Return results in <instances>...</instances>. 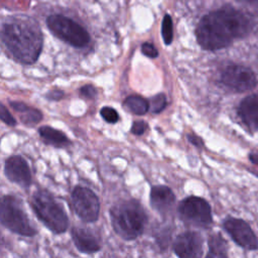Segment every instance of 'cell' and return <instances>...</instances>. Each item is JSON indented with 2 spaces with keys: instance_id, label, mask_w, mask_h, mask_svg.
<instances>
[{
  "instance_id": "1",
  "label": "cell",
  "mask_w": 258,
  "mask_h": 258,
  "mask_svg": "<svg viewBox=\"0 0 258 258\" xmlns=\"http://www.w3.org/2000/svg\"><path fill=\"white\" fill-rule=\"evenodd\" d=\"M252 30L251 20L231 5L205 15L196 29L199 44L206 50H218L247 36Z\"/></svg>"
},
{
  "instance_id": "2",
  "label": "cell",
  "mask_w": 258,
  "mask_h": 258,
  "mask_svg": "<svg viewBox=\"0 0 258 258\" xmlns=\"http://www.w3.org/2000/svg\"><path fill=\"white\" fill-rule=\"evenodd\" d=\"M2 41L9 55L20 63H33L42 47V33L37 23L26 16H13L2 26Z\"/></svg>"
},
{
  "instance_id": "3",
  "label": "cell",
  "mask_w": 258,
  "mask_h": 258,
  "mask_svg": "<svg viewBox=\"0 0 258 258\" xmlns=\"http://www.w3.org/2000/svg\"><path fill=\"white\" fill-rule=\"evenodd\" d=\"M110 215L114 231L125 240H133L141 235L147 222L146 213L136 201H126L115 205Z\"/></svg>"
},
{
  "instance_id": "4",
  "label": "cell",
  "mask_w": 258,
  "mask_h": 258,
  "mask_svg": "<svg viewBox=\"0 0 258 258\" xmlns=\"http://www.w3.org/2000/svg\"><path fill=\"white\" fill-rule=\"evenodd\" d=\"M31 207L37 218L51 232L63 233L69 225V219L62 208L45 190L36 191L31 199Z\"/></svg>"
},
{
  "instance_id": "5",
  "label": "cell",
  "mask_w": 258,
  "mask_h": 258,
  "mask_svg": "<svg viewBox=\"0 0 258 258\" xmlns=\"http://www.w3.org/2000/svg\"><path fill=\"white\" fill-rule=\"evenodd\" d=\"M1 224L13 233L33 236L36 231L25 214L20 201L13 196H4L1 202Z\"/></svg>"
},
{
  "instance_id": "6",
  "label": "cell",
  "mask_w": 258,
  "mask_h": 258,
  "mask_svg": "<svg viewBox=\"0 0 258 258\" xmlns=\"http://www.w3.org/2000/svg\"><path fill=\"white\" fill-rule=\"evenodd\" d=\"M46 24L56 37L75 47L86 46L90 41V35L87 30L66 16L50 15L46 20Z\"/></svg>"
},
{
  "instance_id": "7",
  "label": "cell",
  "mask_w": 258,
  "mask_h": 258,
  "mask_svg": "<svg viewBox=\"0 0 258 258\" xmlns=\"http://www.w3.org/2000/svg\"><path fill=\"white\" fill-rule=\"evenodd\" d=\"M180 220L189 226L208 228L212 222V210L209 203L199 197H188L178 206Z\"/></svg>"
},
{
  "instance_id": "8",
  "label": "cell",
  "mask_w": 258,
  "mask_h": 258,
  "mask_svg": "<svg viewBox=\"0 0 258 258\" xmlns=\"http://www.w3.org/2000/svg\"><path fill=\"white\" fill-rule=\"evenodd\" d=\"M222 84L235 92H246L258 84L257 75L253 70L242 64H230L221 74Z\"/></svg>"
},
{
  "instance_id": "9",
  "label": "cell",
  "mask_w": 258,
  "mask_h": 258,
  "mask_svg": "<svg viewBox=\"0 0 258 258\" xmlns=\"http://www.w3.org/2000/svg\"><path fill=\"white\" fill-rule=\"evenodd\" d=\"M72 206L76 214L85 222H95L99 217L100 203L97 196L87 187L77 186L72 192Z\"/></svg>"
},
{
  "instance_id": "10",
  "label": "cell",
  "mask_w": 258,
  "mask_h": 258,
  "mask_svg": "<svg viewBox=\"0 0 258 258\" xmlns=\"http://www.w3.org/2000/svg\"><path fill=\"white\" fill-rule=\"evenodd\" d=\"M223 227L232 240L243 249L249 251L258 249V238L244 220L229 217L224 221Z\"/></svg>"
},
{
  "instance_id": "11",
  "label": "cell",
  "mask_w": 258,
  "mask_h": 258,
  "mask_svg": "<svg viewBox=\"0 0 258 258\" xmlns=\"http://www.w3.org/2000/svg\"><path fill=\"white\" fill-rule=\"evenodd\" d=\"M174 252L181 258L201 257L204 252L203 237L198 232L181 233L173 245Z\"/></svg>"
},
{
  "instance_id": "12",
  "label": "cell",
  "mask_w": 258,
  "mask_h": 258,
  "mask_svg": "<svg viewBox=\"0 0 258 258\" xmlns=\"http://www.w3.org/2000/svg\"><path fill=\"white\" fill-rule=\"evenodd\" d=\"M4 173L9 180L21 187H28L31 183V172L29 166L26 160L21 156L15 155L6 159Z\"/></svg>"
},
{
  "instance_id": "13",
  "label": "cell",
  "mask_w": 258,
  "mask_h": 258,
  "mask_svg": "<svg viewBox=\"0 0 258 258\" xmlns=\"http://www.w3.org/2000/svg\"><path fill=\"white\" fill-rule=\"evenodd\" d=\"M237 114L245 127L251 132L258 131V94L244 98L238 108Z\"/></svg>"
},
{
  "instance_id": "14",
  "label": "cell",
  "mask_w": 258,
  "mask_h": 258,
  "mask_svg": "<svg viewBox=\"0 0 258 258\" xmlns=\"http://www.w3.org/2000/svg\"><path fill=\"white\" fill-rule=\"evenodd\" d=\"M175 202L172 190L165 185H155L150 190V205L161 215L170 211Z\"/></svg>"
},
{
  "instance_id": "15",
  "label": "cell",
  "mask_w": 258,
  "mask_h": 258,
  "mask_svg": "<svg viewBox=\"0 0 258 258\" xmlns=\"http://www.w3.org/2000/svg\"><path fill=\"white\" fill-rule=\"evenodd\" d=\"M72 238L79 249L83 253H94L100 250V240L91 230L75 227L72 230Z\"/></svg>"
},
{
  "instance_id": "16",
  "label": "cell",
  "mask_w": 258,
  "mask_h": 258,
  "mask_svg": "<svg viewBox=\"0 0 258 258\" xmlns=\"http://www.w3.org/2000/svg\"><path fill=\"white\" fill-rule=\"evenodd\" d=\"M10 106L18 114L21 122L27 126H33L42 119L40 111L24 103L10 102Z\"/></svg>"
},
{
  "instance_id": "17",
  "label": "cell",
  "mask_w": 258,
  "mask_h": 258,
  "mask_svg": "<svg viewBox=\"0 0 258 258\" xmlns=\"http://www.w3.org/2000/svg\"><path fill=\"white\" fill-rule=\"evenodd\" d=\"M38 133L45 143L50 144L52 146L62 147L67 146L70 143L68 137L62 132L49 126L40 127L38 129Z\"/></svg>"
},
{
  "instance_id": "18",
  "label": "cell",
  "mask_w": 258,
  "mask_h": 258,
  "mask_svg": "<svg viewBox=\"0 0 258 258\" xmlns=\"http://www.w3.org/2000/svg\"><path fill=\"white\" fill-rule=\"evenodd\" d=\"M228 246L220 233H215L209 238V257H226Z\"/></svg>"
},
{
  "instance_id": "19",
  "label": "cell",
  "mask_w": 258,
  "mask_h": 258,
  "mask_svg": "<svg viewBox=\"0 0 258 258\" xmlns=\"http://www.w3.org/2000/svg\"><path fill=\"white\" fill-rule=\"evenodd\" d=\"M124 107L136 115H144L149 110V103L141 96H129L124 101Z\"/></svg>"
},
{
  "instance_id": "20",
  "label": "cell",
  "mask_w": 258,
  "mask_h": 258,
  "mask_svg": "<svg viewBox=\"0 0 258 258\" xmlns=\"http://www.w3.org/2000/svg\"><path fill=\"white\" fill-rule=\"evenodd\" d=\"M161 34L165 44H170L173 38V25L170 15L166 14L163 17L162 24H161Z\"/></svg>"
},
{
  "instance_id": "21",
  "label": "cell",
  "mask_w": 258,
  "mask_h": 258,
  "mask_svg": "<svg viewBox=\"0 0 258 258\" xmlns=\"http://www.w3.org/2000/svg\"><path fill=\"white\" fill-rule=\"evenodd\" d=\"M166 104H167V101H166L165 95L158 94V95L154 96L151 99V102H150L149 106H150V109L153 113L158 114V113H160L161 111L164 110V108L166 107Z\"/></svg>"
},
{
  "instance_id": "22",
  "label": "cell",
  "mask_w": 258,
  "mask_h": 258,
  "mask_svg": "<svg viewBox=\"0 0 258 258\" xmlns=\"http://www.w3.org/2000/svg\"><path fill=\"white\" fill-rule=\"evenodd\" d=\"M101 116L108 123H116L119 120L117 111L111 107H103L101 109Z\"/></svg>"
},
{
  "instance_id": "23",
  "label": "cell",
  "mask_w": 258,
  "mask_h": 258,
  "mask_svg": "<svg viewBox=\"0 0 258 258\" xmlns=\"http://www.w3.org/2000/svg\"><path fill=\"white\" fill-rule=\"evenodd\" d=\"M0 115H1V120L9 125V126H14L16 124V121L15 119L13 118V116L9 113V111L5 108V106L2 104L1 105V111H0Z\"/></svg>"
},
{
  "instance_id": "24",
  "label": "cell",
  "mask_w": 258,
  "mask_h": 258,
  "mask_svg": "<svg viewBox=\"0 0 258 258\" xmlns=\"http://www.w3.org/2000/svg\"><path fill=\"white\" fill-rule=\"evenodd\" d=\"M141 51L144 55L148 57H156L158 55V51L155 46L149 42H145L141 46Z\"/></svg>"
},
{
  "instance_id": "25",
  "label": "cell",
  "mask_w": 258,
  "mask_h": 258,
  "mask_svg": "<svg viewBox=\"0 0 258 258\" xmlns=\"http://www.w3.org/2000/svg\"><path fill=\"white\" fill-rule=\"evenodd\" d=\"M80 94L84 98L94 99L96 97V95H97V91H96V89L92 85H86V86H83L80 89Z\"/></svg>"
},
{
  "instance_id": "26",
  "label": "cell",
  "mask_w": 258,
  "mask_h": 258,
  "mask_svg": "<svg viewBox=\"0 0 258 258\" xmlns=\"http://www.w3.org/2000/svg\"><path fill=\"white\" fill-rule=\"evenodd\" d=\"M146 127H147V124H146L144 121H142V120L136 121V122H134L133 125H132L131 132H132L133 134H135V135H141V134H143V133L145 132Z\"/></svg>"
},
{
  "instance_id": "27",
  "label": "cell",
  "mask_w": 258,
  "mask_h": 258,
  "mask_svg": "<svg viewBox=\"0 0 258 258\" xmlns=\"http://www.w3.org/2000/svg\"><path fill=\"white\" fill-rule=\"evenodd\" d=\"M187 139H188V141H189L190 143H192V144H194L195 146H197V147H202V146H203V140H202L200 137L196 136V135L188 134V135H187Z\"/></svg>"
},
{
  "instance_id": "28",
  "label": "cell",
  "mask_w": 258,
  "mask_h": 258,
  "mask_svg": "<svg viewBox=\"0 0 258 258\" xmlns=\"http://www.w3.org/2000/svg\"><path fill=\"white\" fill-rule=\"evenodd\" d=\"M47 96H48L47 98H49V99H52V100H58V99L62 98L63 93H62L61 91H59V90H53V91L49 92V93L47 94Z\"/></svg>"
},
{
  "instance_id": "29",
  "label": "cell",
  "mask_w": 258,
  "mask_h": 258,
  "mask_svg": "<svg viewBox=\"0 0 258 258\" xmlns=\"http://www.w3.org/2000/svg\"><path fill=\"white\" fill-rule=\"evenodd\" d=\"M241 2H244L248 5H251V6H255L258 8V0H239Z\"/></svg>"
},
{
  "instance_id": "30",
  "label": "cell",
  "mask_w": 258,
  "mask_h": 258,
  "mask_svg": "<svg viewBox=\"0 0 258 258\" xmlns=\"http://www.w3.org/2000/svg\"><path fill=\"white\" fill-rule=\"evenodd\" d=\"M250 158H251L253 163H257L258 164V153H253L252 155H250Z\"/></svg>"
}]
</instances>
